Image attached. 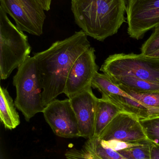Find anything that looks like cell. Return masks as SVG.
I'll list each match as a JSON object with an SVG mask.
<instances>
[{
    "mask_svg": "<svg viewBox=\"0 0 159 159\" xmlns=\"http://www.w3.org/2000/svg\"><path fill=\"white\" fill-rule=\"evenodd\" d=\"M127 0H71L77 25L85 33L103 42L116 34L125 20Z\"/></svg>",
    "mask_w": 159,
    "mask_h": 159,
    "instance_id": "7a4b0ae2",
    "label": "cell"
},
{
    "mask_svg": "<svg viewBox=\"0 0 159 159\" xmlns=\"http://www.w3.org/2000/svg\"><path fill=\"white\" fill-rule=\"evenodd\" d=\"M43 113L47 123L57 136L79 137L77 119L69 98L55 99L45 107Z\"/></svg>",
    "mask_w": 159,
    "mask_h": 159,
    "instance_id": "ba28073f",
    "label": "cell"
},
{
    "mask_svg": "<svg viewBox=\"0 0 159 159\" xmlns=\"http://www.w3.org/2000/svg\"><path fill=\"white\" fill-rule=\"evenodd\" d=\"M45 11L50 10L52 0H38Z\"/></svg>",
    "mask_w": 159,
    "mask_h": 159,
    "instance_id": "cb8c5ba5",
    "label": "cell"
},
{
    "mask_svg": "<svg viewBox=\"0 0 159 159\" xmlns=\"http://www.w3.org/2000/svg\"><path fill=\"white\" fill-rule=\"evenodd\" d=\"M116 85L144 106L154 116H159V92H139L132 90L121 85Z\"/></svg>",
    "mask_w": 159,
    "mask_h": 159,
    "instance_id": "2e32d148",
    "label": "cell"
},
{
    "mask_svg": "<svg viewBox=\"0 0 159 159\" xmlns=\"http://www.w3.org/2000/svg\"><path fill=\"white\" fill-rule=\"evenodd\" d=\"M151 36L141 48L142 54L150 56L159 50V24L154 28Z\"/></svg>",
    "mask_w": 159,
    "mask_h": 159,
    "instance_id": "ffe728a7",
    "label": "cell"
},
{
    "mask_svg": "<svg viewBox=\"0 0 159 159\" xmlns=\"http://www.w3.org/2000/svg\"><path fill=\"white\" fill-rule=\"evenodd\" d=\"M100 70L109 77L132 76L159 82V58L133 53L109 56Z\"/></svg>",
    "mask_w": 159,
    "mask_h": 159,
    "instance_id": "5b68a950",
    "label": "cell"
},
{
    "mask_svg": "<svg viewBox=\"0 0 159 159\" xmlns=\"http://www.w3.org/2000/svg\"><path fill=\"white\" fill-rule=\"evenodd\" d=\"M28 36L17 29L0 6V79L9 77L30 56Z\"/></svg>",
    "mask_w": 159,
    "mask_h": 159,
    "instance_id": "277c9868",
    "label": "cell"
},
{
    "mask_svg": "<svg viewBox=\"0 0 159 159\" xmlns=\"http://www.w3.org/2000/svg\"><path fill=\"white\" fill-rule=\"evenodd\" d=\"M16 96L15 106L29 122L37 113H43L44 107L42 102V89L36 60L29 56L18 68L13 77Z\"/></svg>",
    "mask_w": 159,
    "mask_h": 159,
    "instance_id": "3957f363",
    "label": "cell"
},
{
    "mask_svg": "<svg viewBox=\"0 0 159 159\" xmlns=\"http://www.w3.org/2000/svg\"><path fill=\"white\" fill-rule=\"evenodd\" d=\"M91 87L97 89L102 97L109 99L125 112L135 115L140 120L155 117L144 106L121 89L104 74L96 73Z\"/></svg>",
    "mask_w": 159,
    "mask_h": 159,
    "instance_id": "9c48e42d",
    "label": "cell"
},
{
    "mask_svg": "<svg viewBox=\"0 0 159 159\" xmlns=\"http://www.w3.org/2000/svg\"><path fill=\"white\" fill-rule=\"evenodd\" d=\"M149 56H151V57H156L159 58V50L157 51V52H155V53H153V54H152V55Z\"/></svg>",
    "mask_w": 159,
    "mask_h": 159,
    "instance_id": "d4e9b609",
    "label": "cell"
},
{
    "mask_svg": "<svg viewBox=\"0 0 159 159\" xmlns=\"http://www.w3.org/2000/svg\"><path fill=\"white\" fill-rule=\"evenodd\" d=\"M95 52V49L91 47L73 64L68 74L64 92L68 98L91 87L92 80L99 70Z\"/></svg>",
    "mask_w": 159,
    "mask_h": 159,
    "instance_id": "30bf717a",
    "label": "cell"
},
{
    "mask_svg": "<svg viewBox=\"0 0 159 159\" xmlns=\"http://www.w3.org/2000/svg\"><path fill=\"white\" fill-rule=\"evenodd\" d=\"M116 85H121L139 92H159V82L139 79L132 76L109 77Z\"/></svg>",
    "mask_w": 159,
    "mask_h": 159,
    "instance_id": "9a60e30c",
    "label": "cell"
},
{
    "mask_svg": "<svg viewBox=\"0 0 159 159\" xmlns=\"http://www.w3.org/2000/svg\"><path fill=\"white\" fill-rule=\"evenodd\" d=\"M150 159H159V146L150 142Z\"/></svg>",
    "mask_w": 159,
    "mask_h": 159,
    "instance_id": "603a6c76",
    "label": "cell"
},
{
    "mask_svg": "<svg viewBox=\"0 0 159 159\" xmlns=\"http://www.w3.org/2000/svg\"><path fill=\"white\" fill-rule=\"evenodd\" d=\"M0 2L20 30L35 36L43 34L46 16L38 0H0Z\"/></svg>",
    "mask_w": 159,
    "mask_h": 159,
    "instance_id": "8992f818",
    "label": "cell"
},
{
    "mask_svg": "<svg viewBox=\"0 0 159 159\" xmlns=\"http://www.w3.org/2000/svg\"><path fill=\"white\" fill-rule=\"evenodd\" d=\"M124 110L116 104L105 97L98 99L93 137H99L117 115ZM125 112V111H124Z\"/></svg>",
    "mask_w": 159,
    "mask_h": 159,
    "instance_id": "4fadbf2b",
    "label": "cell"
},
{
    "mask_svg": "<svg viewBox=\"0 0 159 159\" xmlns=\"http://www.w3.org/2000/svg\"><path fill=\"white\" fill-rule=\"evenodd\" d=\"M87 35L81 30L62 41L55 42L48 49L35 53L42 85L44 107L64 93L69 71L76 60L91 47Z\"/></svg>",
    "mask_w": 159,
    "mask_h": 159,
    "instance_id": "6da1fadb",
    "label": "cell"
},
{
    "mask_svg": "<svg viewBox=\"0 0 159 159\" xmlns=\"http://www.w3.org/2000/svg\"><path fill=\"white\" fill-rule=\"evenodd\" d=\"M140 121L148 141L159 146V116Z\"/></svg>",
    "mask_w": 159,
    "mask_h": 159,
    "instance_id": "ac0fdd59",
    "label": "cell"
},
{
    "mask_svg": "<svg viewBox=\"0 0 159 159\" xmlns=\"http://www.w3.org/2000/svg\"><path fill=\"white\" fill-rule=\"evenodd\" d=\"M92 152L103 159H128L108 147L103 140L98 137H92L88 139L83 148Z\"/></svg>",
    "mask_w": 159,
    "mask_h": 159,
    "instance_id": "e0dca14e",
    "label": "cell"
},
{
    "mask_svg": "<svg viewBox=\"0 0 159 159\" xmlns=\"http://www.w3.org/2000/svg\"><path fill=\"white\" fill-rule=\"evenodd\" d=\"M98 99L91 87L69 98L77 119L79 137L90 139L94 136Z\"/></svg>",
    "mask_w": 159,
    "mask_h": 159,
    "instance_id": "7c38bea8",
    "label": "cell"
},
{
    "mask_svg": "<svg viewBox=\"0 0 159 159\" xmlns=\"http://www.w3.org/2000/svg\"><path fill=\"white\" fill-rule=\"evenodd\" d=\"M103 141L108 147L116 151L142 145L149 142V141H147L143 143H132L122 142V141H117V140H111L109 141H105L103 140Z\"/></svg>",
    "mask_w": 159,
    "mask_h": 159,
    "instance_id": "7402d4cb",
    "label": "cell"
},
{
    "mask_svg": "<svg viewBox=\"0 0 159 159\" xmlns=\"http://www.w3.org/2000/svg\"><path fill=\"white\" fill-rule=\"evenodd\" d=\"M65 157L69 159H103L94 153L87 151L84 148L80 150H70L66 152Z\"/></svg>",
    "mask_w": 159,
    "mask_h": 159,
    "instance_id": "44dd1931",
    "label": "cell"
},
{
    "mask_svg": "<svg viewBox=\"0 0 159 159\" xmlns=\"http://www.w3.org/2000/svg\"><path fill=\"white\" fill-rule=\"evenodd\" d=\"M117 152L128 159H150V142Z\"/></svg>",
    "mask_w": 159,
    "mask_h": 159,
    "instance_id": "d6986e66",
    "label": "cell"
},
{
    "mask_svg": "<svg viewBox=\"0 0 159 159\" xmlns=\"http://www.w3.org/2000/svg\"><path fill=\"white\" fill-rule=\"evenodd\" d=\"M98 138L105 141L117 140L132 143L148 141L140 119L124 111L116 116Z\"/></svg>",
    "mask_w": 159,
    "mask_h": 159,
    "instance_id": "8fae6325",
    "label": "cell"
},
{
    "mask_svg": "<svg viewBox=\"0 0 159 159\" xmlns=\"http://www.w3.org/2000/svg\"><path fill=\"white\" fill-rule=\"evenodd\" d=\"M128 33L139 40L159 24V0H127Z\"/></svg>",
    "mask_w": 159,
    "mask_h": 159,
    "instance_id": "52a82bcc",
    "label": "cell"
},
{
    "mask_svg": "<svg viewBox=\"0 0 159 159\" xmlns=\"http://www.w3.org/2000/svg\"><path fill=\"white\" fill-rule=\"evenodd\" d=\"M15 103L6 89L0 87V120L7 129H16L20 124Z\"/></svg>",
    "mask_w": 159,
    "mask_h": 159,
    "instance_id": "5bb4252c",
    "label": "cell"
}]
</instances>
